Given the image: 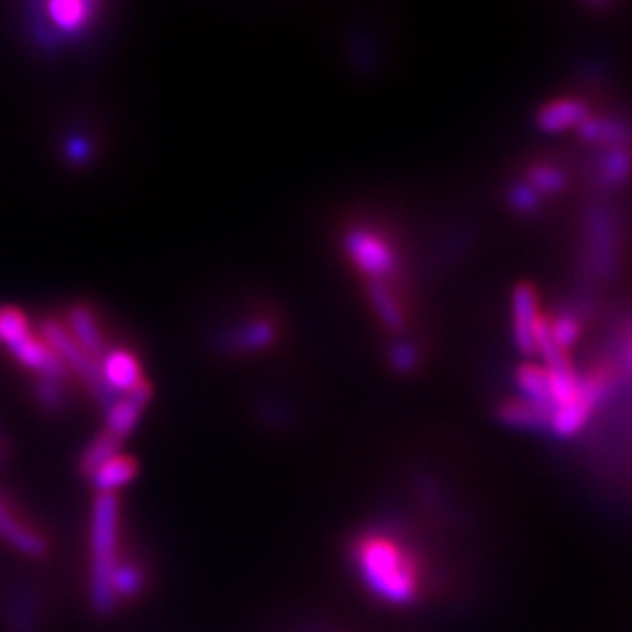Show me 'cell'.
I'll use <instances>...</instances> for the list:
<instances>
[{"label": "cell", "mask_w": 632, "mask_h": 632, "mask_svg": "<svg viewBox=\"0 0 632 632\" xmlns=\"http://www.w3.org/2000/svg\"><path fill=\"white\" fill-rule=\"evenodd\" d=\"M354 563L379 600L403 607L418 600L420 567L410 551L387 534H368L354 546Z\"/></svg>", "instance_id": "cell-1"}, {"label": "cell", "mask_w": 632, "mask_h": 632, "mask_svg": "<svg viewBox=\"0 0 632 632\" xmlns=\"http://www.w3.org/2000/svg\"><path fill=\"white\" fill-rule=\"evenodd\" d=\"M118 499L115 495H101L92 511V607L97 613H111L115 609L113 574L118 567Z\"/></svg>", "instance_id": "cell-2"}, {"label": "cell", "mask_w": 632, "mask_h": 632, "mask_svg": "<svg viewBox=\"0 0 632 632\" xmlns=\"http://www.w3.org/2000/svg\"><path fill=\"white\" fill-rule=\"evenodd\" d=\"M43 340L52 347V352L59 356V361L66 368H74L85 379V385L97 396L101 406H111L115 401V393L103 382L101 366L97 364V358L89 356L78 345L76 337L68 333L64 323L47 319L43 323Z\"/></svg>", "instance_id": "cell-3"}, {"label": "cell", "mask_w": 632, "mask_h": 632, "mask_svg": "<svg viewBox=\"0 0 632 632\" xmlns=\"http://www.w3.org/2000/svg\"><path fill=\"white\" fill-rule=\"evenodd\" d=\"M345 246L356 267L361 273H366L373 281H379V277H387L393 269V256L389 246L366 230H352L347 234Z\"/></svg>", "instance_id": "cell-4"}, {"label": "cell", "mask_w": 632, "mask_h": 632, "mask_svg": "<svg viewBox=\"0 0 632 632\" xmlns=\"http://www.w3.org/2000/svg\"><path fill=\"white\" fill-rule=\"evenodd\" d=\"M151 393L153 389L146 382H138L134 389H130L124 393V399L113 401L108 406V420H106V429L115 433V436L122 441L126 433H132V429L136 426L138 418L143 408L151 401Z\"/></svg>", "instance_id": "cell-5"}, {"label": "cell", "mask_w": 632, "mask_h": 632, "mask_svg": "<svg viewBox=\"0 0 632 632\" xmlns=\"http://www.w3.org/2000/svg\"><path fill=\"white\" fill-rule=\"evenodd\" d=\"M101 375H103V382L111 387V391H130L134 389L141 379V364L136 361V356L126 350H115V352H108L101 361Z\"/></svg>", "instance_id": "cell-6"}, {"label": "cell", "mask_w": 632, "mask_h": 632, "mask_svg": "<svg viewBox=\"0 0 632 632\" xmlns=\"http://www.w3.org/2000/svg\"><path fill=\"white\" fill-rule=\"evenodd\" d=\"M12 352H14L16 358L22 361L24 366L38 370L43 377L59 379L66 373V366L62 364L59 356L52 352V347L47 345L45 340L35 337V335H29L22 342H16V345L12 347Z\"/></svg>", "instance_id": "cell-7"}, {"label": "cell", "mask_w": 632, "mask_h": 632, "mask_svg": "<svg viewBox=\"0 0 632 632\" xmlns=\"http://www.w3.org/2000/svg\"><path fill=\"white\" fill-rule=\"evenodd\" d=\"M513 314H515V342L525 354H536L534 329H536V298L530 286H518L513 296Z\"/></svg>", "instance_id": "cell-8"}, {"label": "cell", "mask_w": 632, "mask_h": 632, "mask_svg": "<svg viewBox=\"0 0 632 632\" xmlns=\"http://www.w3.org/2000/svg\"><path fill=\"white\" fill-rule=\"evenodd\" d=\"M0 536H3L12 548L31 557H41L47 551L45 539L41 534H35L33 530L24 528L20 520L3 509V503H0Z\"/></svg>", "instance_id": "cell-9"}, {"label": "cell", "mask_w": 632, "mask_h": 632, "mask_svg": "<svg viewBox=\"0 0 632 632\" xmlns=\"http://www.w3.org/2000/svg\"><path fill=\"white\" fill-rule=\"evenodd\" d=\"M586 118H588V111L581 101L563 99V101H555V103L546 106L544 111L539 113L536 124L544 132H563V130H569V126L584 124Z\"/></svg>", "instance_id": "cell-10"}, {"label": "cell", "mask_w": 632, "mask_h": 632, "mask_svg": "<svg viewBox=\"0 0 632 632\" xmlns=\"http://www.w3.org/2000/svg\"><path fill=\"white\" fill-rule=\"evenodd\" d=\"M68 323H70L68 333L76 337L78 345L89 356L97 358L103 352V337H101V331H99V323H97L95 314L89 312L85 304H76V307H70Z\"/></svg>", "instance_id": "cell-11"}, {"label": "cell", "mask_w": 632, "mask_h": 632, "mask_svg": "<svg viewBox=\"0 0 632 632\" xmlns=\"http://www.w3.org/2000/svg\"><path fill=\"white\" fill-rule=\"evenodd\" d=\"M136 472H138V466L132 457L115 455L113 459H108L106 464H101L89 478H92L95 487L101 495H113L118 487H124L126 483H132Z\"/></svg>", "instance_id": "cell-12"}, {"label": "cell", "mask_w": 632, "mask_h": 632, "mask_svg": "<svg viewBox=\"0 0 632 632\" xmlns=\"http://www.w3.org/2000/svg\"><path fill=\"white\" fill-rule=\"evenodd\" d=\"M95 8V3H85V0H52V3L45 5V12L49 14V22L54 26L74 33L89 22Z\"/></svg>", "instance_id": "cell-13"}, {"label": "cell", "mask_w": 632, "mask_h": 632, "mask_svg": "<svg viewBox=\"0 0 632 632\" xmlns=\"http://www.w3.org/2000/svg\"><path fill=\"white\" fill-rule=\"evenodd\" d=\"M590 412V403H586L581 396H576V401L565 403V406H557L555 412H551V429L559 436H572V433L579 431L588 418Z\"/></svg>", "instance_id": "cell-14"}, {"label": "cell", "mask_w": 632, "mask_h": 632, "mask_svg": "<svg viewBox=\"0 0 632 632\" xmlns=\"http://www.w3.org/2000/svg\"><path fill=\"white\" fill-rule=\"evenodd\" d=\"M120 443H122V441L115 436V433H111L108 429L101 431L99 436L85 447L82 459H80L82 472H85L87 476H92L101 464H106L108 459H113V457L118 455Z\"/></svg>", "instance_id": "cell-15"}, {"label": "cell", "mask_w": 632, "mask_h": 632, "mask_svg": "<svg viewBox=\"0 0 632 632\" xmlns=\"http://www.w3.org/2000/svg\"><path fill=\"white\" fill-rule=\"evenodd\" d=\"M368 293H370L373 307L377 310L379 319L385 321V326L391 331H401L403 329V312H401V304L396 302L393 296L389 293V288L382 281H370Z\"/></svg>", "instance_id": "cell-16"}, {"label": "cell", "mask_w": 632, "mask_h": 632, "mask_svg": "<svg viewBox=\"0 0 632 632\" xmlns=\"http://www.w3.org/2000/svg\"><path fill=\"white\" fill-rule=\"evenodd\" d=\"M518 385L522 389V393L528 396L530 403L536 406V408H544L548 410L553 406L551 401V389H548V377H546V370H541V368H532V366H525V368H520L518 373Z\"/></svg>", "instance_id": "cell-17"}, {"label": "cell", "mask_w": 632, "mask_h": 632, "mask_svg": "<svg viewBox=\"0 0 632 632\" xmlns=\"http://www.w3.org/2000/svg\"><path fill=\"white\" fill-rule=\"evenodd\" d=\"M501 420L520 429H541L548 424L551 412L532 403H509L501 408Z\"/></svg>", "instance_id": "cell-18"}, {"label": "cell", "mask_w": 632, "mask_h": 632, "mask_svg": "<svg viewBox=\"0 0 632 632\" xmlns=\"http://www.w3.org/2000/svg\"><path fill=\"white\" fill-rule=\"evenodd\" d=\"M29 335L31 326L26 314L14 310V307H3V310H0V340H3L5 345L14 347L16 342H22Z\"/></svg>", "instance_id": "cell-19"}, {"label": "cell", "mask_w": 632, "mask_h": 632, "mask_svg": "<svg viewBox=\"0 0 632 632\" xmlns=\"http://www.w3.org/2000/svg\"><path fill=\"white\" fill-rule=\"evenodd\" d=\"M143 588V574L136 565H118L113 574V592L118 598H136Z\"/></svg>", "instance_id": "cell-20"}, {"label": "cell", "mask_w": 632, "mask_h": 632, "mask_svg": "<svg viewBox=\"0 0 632 632\" xmlns=\"http://www.w3.org/2000/svg\"><path fill=\"white\" fill-rule=\"evenodd\" d=\"M273 340H275V329L265 321L248 323V326L244 331H240L237 337H234L237 347H242V350H260V347H267Z\"/></svg>", "instance_id": "cell-21"}, {"label": "cell", "mask_w": 632, "mask_h": 632, "mask_svg": "<svg viewBox=\"0 0 632 632\" xmlns=\"http://www.w3.org/2000/svg\"><path fill=\"white\" fill-rule=\"evenodd\" d=\"M630 169H632V162L625 148H613L602 162V176L605 180H609V184H621V180L628 178Z\"/></svg>", "instance_id": "cell-22"}, {"label": "cell", "mask_w": 632, "mask_h": 632, "mask_svg": "<svg viewBox=\"0 0 632 632\" xmlns=\"http://www.w3.org/2000/svg\"><path fill=\"white\" fill-rule=\"evenodd\" d=\"M530 178H532V188L534 190H546V192L563 190L565 184H567L565 174L559 171V169H555V167H534Z\"/></svg>", "instance_id": "cell-23"}, {"label": "cell", "mask_w": 632, "mask_h": 632, "mask_svg": "<svg viewBox=\"0 0 632 632\" xmlns=\"http://www.w3.org/2000/svg\"><path fill=\"white\" fill-rule=\"evenodd\" d=\"M551 335L557 342V347L565 350L579 335V329H576V321L572 317H559L555 323H551Z\"/></svg>", "instance_id": "cell-24"}, {"label": "cell", "mask_w": 632, "mask_h": 632, "mask_svg": "<svg viewBox=\"0 0 632 632\" xmlns=\"http://www.w3.org/2000/svg\"><path fill=\"white\" fill-rule=\"evenodd\" d=\"M536 202H539V197H536V190L532 186H515L511 190V207L522 211V213L534 211Z\"/></svg>", "instance_id": "cell-25"}, {"label": "cell", "mask_w": 632, "mask_h": 632, "mask_svg": "<svg viewBox=\"0 0 632 632\" xmlns=\"http://www.w3.org/2000/svg\"><path fill=\"white\" fill-rule=\"evenodd\" d=\"M38 399H41L45 406H49V408H59L62 401H64V393H62L59 385L54 382V379L43 377L41 385H38Z\"/></svg>", "instance_id": "cell-26"}, {"label": "cell", "mask_w": 632, "mask_h": 632, "mask_svg": "<svg viewBox=\"0 0 632 632\" xmlns=\"http://www.w3.org/2000/svg\"><path fill=\"white\" fill-rule=\"evenodd\" d=\"M391 364L403 373L412 370L414 364H418V354H414V350L410 345H399V347H393V352H391Z\"/></svg>", "instance_id": "cell-27"}, {"label": "cell", "mask_w": 632, "mask_h": 632, "mask_svg": "<svg viewBox=\"0 0 632 632\" xmlns=\"http://www.w3.org/2000/svg\"><path fill=\"white\" fill-rule=\"evenodd\" d=\"M70 155L78 157V159H82V157L87 155V143H82V141L70 143Z\"/></svg>", "instance_id": "cell-28"}, {"label": "cell", "mask_w": 632, "mask_h": 632, "mask_svg": "<svg viewBox=\"0 0 632 632\" xmlns=\"http://www.w3.org/2000/svg\"><path fill=\"white\" fill-rule=\"evenodd\" d=\"M630 361H632V350H630Z\"/></svg>", "instance_id": "cell-29"}]
</instances>
